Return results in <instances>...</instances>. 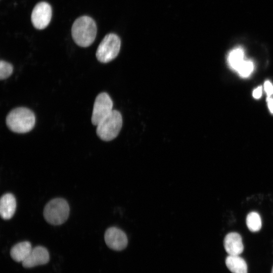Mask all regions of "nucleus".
<instances>
[{
  "mask_svg": "<svg viewBox=\"0 0 273 273\" xmlns=\"http://www.w3.org/2000/svg\"><path fill=\"white\" fill-rule=\"evenodd\" d=\"M246 224L251 232L259 231L262 226L261 219L259 214L255 211L248 213L246 217Z\"/></svg>",
  "mask_w": 273,
  "mask_h": 273,
  "instance_id": "2eb2a0df",
  "label": "nucleus"
},
{
  "mask_svg": "<svg viewBox=\"0 0 273 273\" xmlns=\"http://www.w3.org/2000/svg\"><path fill=\"white\" fill-rule=\"evenodd\" d=\"M225 264L232 273H247V265L239 255H229L225 259Z\"/></svg>",
  "mask_w": 273,
  "mask_h": 273,
  "instance_id": "ddd939ff",
  "label": "nucleus"
},
{
  "mask_svg": "<svg viewBox=\"0 0 273 273\" xmlns=\"http://www.w3.org/2000/svg\"><path fill=\"white\" fill-rule=\"evenodd\" d=\"M69 214V205L62 198L52 199L47 204L43 210L45 219L53 225H60L65 222Z\"/></svg>",
  "mask_w": 273,
  "mask_h": 273,
  "instance_id": "20e7f679",
  "label": "nucleus"
},
{
  "mask_svg": "<svg viewBox=\"0 0 273 273\" xmlns=\"http://www.w3.org/2000/svg\"><path fill=\"white\" fill-rule=\"evenodd\" d=\"M104 238L108 247L116 251L123 250L128 243L125 233L116 227L108 228L105 233Z\"/></svg>",
  "mask_w": 273,
  "mask_h": 273,
  "instance_id": "6e6552de",
  "label": "nucleus"
},
{
  "mask_svg": "<svg viewBox=\"0 0 273 273\" xmlns=\"http://www.w3.org/2000/svg\"><path fill=\"white\" fill-rule=\"evenodd\" d=\"M253 69V64L250 61L244 60L243 62L240 66L237 71L242 77L248 76Z\"/></svg>",
  "mask_w": 273,
  "mask_h": 273,
  "instance_id": "f3484780",
  "label": "nucleus"
},
{
  "mask_svg": "<svg viewBox=\"0 0 273 273\" xmlns=\"http://www.w3.org/2000/svg\"><path fill=\"white\" fill-rule=\"evenodd\" d=\"M268 106L270 111L273 113V99L267 98Z\"/></svg>",
  "mask_w": 273,
  "mask_h": 273,
  "instance_id": "aec40b11",
  "label": "nucleus"
},
{
  "mask_svg": "<svg viewBox=\"0 0 273 273\" xmlns=\"http://www.w3.org/2000/svg\"><path fill=\"white\" fill-rule=\"evenodd\" d=\"M120 46V39L117 35L114 33L107 34L97 48V59L103 63L110 62L118 55Z\"/></svg>",
  "mask_w": 273,
  "mask_h": 273,
  "instance_id": "39448f33",
  "label": "nucleus"
},
{
  "mask_svg": "<svg viewBox=\"0 0 273 273\" xmlns=\"http://www.w3.org/2000/svg\"><path fill=\"white\" fill-rule=\"evenodd\" d=\"M52 16V10L50 5L45 2H39L32 11L31 22L35 28L43 29L49 24Z\"/></svg>",
  "mask_w": 273,
  "mask_h": 273,
  "instance_id": "0eeeda50",
  "label": "nucleus"
},
{
  "mask_svg": "<svg viewBox=\"0 0 273 273\" xmlns=\"http://www.w3.org/2000/svg\"><path fill=\"white\" fill-rule=\"evenodd\" d=\"M244 61V52L240 48L232 50L228 56L229 65L232 68L237 71Z\"/></svg>",
  "mask_w": 273,
  "mask_h": 273,
  "instance_id": "4468645a",
  "label": "nucleus"
},
{
  "mask_svg": "<svg viewBox=\"0 0 273 273\" xmlns=\"http://www.w3.org/2000/svg\"><path fill=\"white\" fill-rule=\"evenodd\" d=\"M97 32L95 21L90 17L81 16L76 19L71 28L72 37L74 42L81 47H87L94 41Z\"/></svg>",
  "mask_w": 273,
  "mask_h": 273,
  "instance_id": "f257e3e1",
  "label": "nucleus"
},
{
  "mask_svg": "<svg viewBox=\"0 0 273 273\" xmlns=\"http://www.w3.org/2000/svg\"><path fill=\"white\" fill-rule=\"evenodd\" d=\"M49 259L50 256L47 249L42 246H37L32 249L22 264L24 267L31 268L45 264L49 262Z\"/></svg>",
  "mask_w": 273,
  "mask_h": 273,
  "instance_id": "1a4fd4ad",
  "label": "nucleus"
},
{
  "mask_svg": "<svg viewBox=\"0 0 273 273\" xmlns=\"http://www.w3.org/2000/svg\"><path fill=\"white\" fill-rule=\"evenodd\" d=\"M271 273H273V266H272V269H271Z\"/></svg>",
  "mask_w": 273,
  "mask_h": 273,
  "instance_id": "412c9836",
  "label": "nucleus"
},
{
  "mask_svg": "<svg viewBox=\"0 0 273 273\" xmlns=\"http://www.w3.org/2000/svg\"><path fill=\"white\" fill-rule=\"evenodd\" d=\"M262 94V88L261 86L258 87L254 90L253 92V96L256 99L260 98Z\"/></svg>",
  "mask_w": 273,
  "mask_h": 273,
  "instance_id": "6ab92c4d",
  "label": "nucleus"
},
{
  "mask_svg": "<svg viewBox=\"0 0 273 273\" xmlns=\"http://www.w3.org/2000/svg\"><path fill=\"white\" fill-rule=\"evenodd\" d=\"M122 125L120 113L113 110L97 125V134L103 141H111L118 135Z\"/></svg>",
  "mask_w": 273,
  "mask_h": 273,
  "instance_id": "7ed1b4c3",
  "label": "nucleus"
},
{
  "mask_svg": "<svg viewBox=\"0 0 273 273\" xmlns=\"http://www.w3.org/2000/svg\"><path fill=\"white\" fill-rule=\"evenodd\" d=\"M223 246L229 255H239L244 250L242 237L236 232H231L225 236Z\"/></svg>",
  "mask_w": 273,
  "mask_h": 273,
  "instance_id": "9d476101",
  "label": "nucleus"
},
{
  "mask_svg": "<svg viewBox=\"0 0 273 273\" xmlns=\"http://www.w3.org/2000/svg\"><path fill=\"white\" fill-rule=\"evenodd\" d=\"M13 68L11 64L1 60L0 62V79H5L8 78L13 72Z\"/></svg>",
  "mask_w": 273,
  "mask_h": 273,
  "instance_id": "dca6fc26",
  "label": "nucleus"
},
{
  "mask_svg": "<svg viewBox=\"0 0 273 273\" xmlns=\"http://www.w3.org/2000/svg\"><path fill=\"white\" fill-rule=\"evenodd\" d=\"M264 89L268 96V97H269L270 96L273 94V86L269 81H266L265 82Z\"/></svg>",
  "mask_w": 273,
  "mask_h": 273,
  "instance_id": "a211bd4d",
  "label": "nucleus"
},
{
  "mask_svg": "<svg viewBox=\"0 0 273 273\" xmlns=\"http://www.w3.org/2000/svg\"><path fill=\"white\" fill-rule=\"evenodd\" d=\"M16 208V201L13 194L7 193L2 196L0 200V214L3 219L11 218Z\"/></svg>",
  "mask_w": 273,
  "mask_h": 273,
  "instance_id": "9b49d317",
  "label": "nucleus"
},
{
  "mask_svg": "<svg viewBox=\"0 0 273 273\" xmlns=\"http://www.w3.org/2000/svg\"><path fill=\"white\" fill-rule=\"evenodd\" d=\"M113 102L106 93L99 94L96 97L93 107L92 123L97 125L113 111Z\"/></svg>",
  "mask_w": 273,
  "mask_h": 273,
  "instance_id": "423d86ee",
  "label": "nucleus"
},
{
  "mask_svg": "<svg viewBox=\"0 0 273 273\" xmlns=\"http://www.w3.org/2000/svg\"><path fill=\"white\" fill-rule=\"evenodd\" d=\"M32 248L28 241L19 242L12 247L10 250L12 258L17 262H22L28 256Z\"/></svg>",
  "mask_w": 273,
  "mask_h": 273,
  "instance_id": "f8f14e48",
  "label": "nucleus"
},
{
  "mask_svg": "<svg viewBox=\"0 0 273 273\" xmlns=\"http://www.w3.org/2000/svg\"><path fill=\"white\" fill-rule=\"evenodd\" d=\"M6 122L12 131L19 133H26L32 129L35 123L33 112L25 107H18L11 110L7 115Z\"/></svg>",
  "mask_w": 273,
  "mask_h": 273,
  "instance_id": "f03ea898",
  "label": "nucleus"
}]
</instances>
